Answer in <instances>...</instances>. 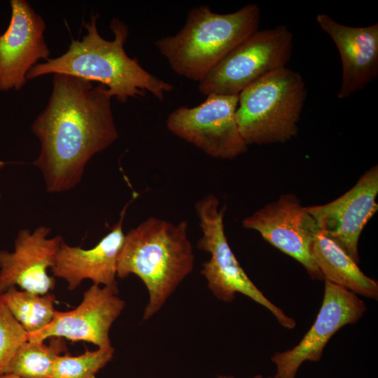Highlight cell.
Segmentation results:
<instances>
[{
    "instance_id": "6da1fadb",
    "label": "cell",
    "mask_w": 378,
    "mask_h": 378,
    "mask_svg": "<svg viewBox=\"0 0 378 378\" xmlns=\"http://www.w3.org/2000/svg\"><path fill=\"white\" fill-rule=\"evenodd\" d=\"M112 98L102 84L53 74L47 105L31 127L40 143L32 164L41 171L48 192L76 187L91 158L118 139Z\"/></svg>"
},
{
    "instance_id": "7a4b0ae2",
    "label": "cell",
    "mask_w": 378,
    "mask_h": 378,
    "mask_svg": "<svg viewBox=\"0 0 378 378\" xmlns=\"http://www.w3.org/2000/svg\"><path fill=\"white\" fill-rule=\"evenodd\" d=\"M98 14H92L83 25L87 31L80 40H73L62 55L38 63L28 73L27 80L48 74H66L97 82L105 86L113 97L125 104L130 98L151 93L162 101L174 86L144 69L136 58L126 53L124 46L129 35L127 24L117 18L110 29L114 37L106 40L99 34Z\"/></svg>"
},
{
    "instance_id": "3957f363",
    "label": "cell",
    "mask_w": 378,
    "mask_h": 378,
    "mask_svg": "<svg viewBox=\"0 0 378 378\" xmlns=\"http://www.w3.org/2000/svg\"><path fill=\"white\" fill-rule=\"evenodd\" d=\"M188 223L149 217L125 237L117 276L135 274L148 292L143 320L155 314L179 284L192 272L195 255L188 237Z\"/></svg>"
},
{
    "instance_id": "277c9868",
    "label": "cell",
    "mask_w": 378,
    "mask_h": 378,
    "mask_svg": "<svg viewBox=\"0 0 378 378\" xmlns=\"http://www.w3.org/2000/svg\"><path fill=\"white\" fill-rule=\"evenodd\" d=\"M260 18V8L256 4L225 14L202 5L189 10L184 25L177 33L163 36L154 43L176 74L199 83L258 30Z\"/></svg>"
},
{
    "instance_id": "5b68a950",
    "label": "cell",
    "mask_w": 378,
    "mask_h": 378,
    "mask_svg": "<svg viewBox=\"0 0 378 378\" xmlns=\"http://www.w3.org/2000/svg\"><path fill=\"white\" fill-rule=\"evenodd\" d=\"M306 97L303 78L286 66L245 88L239 94L236 119L246 145L284 143L295 136Z\"/></svg>"
},
{
    "instance_id": "8992f818",
    "label": "cell",
    "mask_w": 378,
    "mask_h": 378,
    "mask_svg": "<svg viewBox=\"0 0 378 378\" xmlns=\"http://www.w3.org/2000/svg\"><path fill=\"white\" fill-rule=\"evenodd\" d=\"M195 208L202 232L197 246L210 254V258L202 263L200 273L206 279L207 286L214 297L222 302H231L237 293H241L270 310L283 327L295 328V320L264 295L237 260L225 233V206L219 209L218 199L209 194L199 200Z\"/></svg>"
},
{
    "instance_id": "52a82bcc",
    "label": "cell",
    "mask_w": 378,
    "mask_h": 378,
    "mask_svg": "<svg viewBox=\"0 0 378 378\" xmlns=\"http://www.w3.org/2000/svg\"><path fill=\"white\" fill-rule=\"evenodd\" d=\"M293 48V36L287 27L258 30L199 82V92L205 96L239 94L265 75L286 67Z\"/></svg>"
},
{
    "instance_id": "ba28073f",
    "label": "cell",
    "mask_w": 378,
    "mask_h": 378,
    "mask_svg": "<svg viewBox=\"0 0 378 378\" xmlns=\"http://www.w3.org/2000/svg\"><path fill=\"white\" fill-rule=\"evenodd\" d=\"M239 94H209L194 107L180 106L166 120L167 129L205 154L232 160L248 146L238 128L236 111Z\"/></svg>"
},
{
    "instance_id": "9c48e42d",
    "label": "cell",
    "mask_w": 378,
    "mask_h": 378,
    "mask_svg": "<svg viewBox=\"0 0 378 378\" xmlns=\"http://www.w3.org/2000/svg\"><path fill=\"white\" fill-rule=\"evenodd\" d=\"M242 225L258 232L271 245L298 261L313 280H323L312 252L318 227L295 195H281L246 217Z\"/></svg>"
},
{
    "instance_id": "30bf717a",
    "label": "cell",
    "mask_w": 378,
    "mask_h": 378,
    "mask_svg": "<svg viewBox=\"0 0 378 378\" xmlns=\"http://www.w3.org/2000/svg\"><path fill=\"white\" fill-rule=\"evenodd\" d=\"M366 306L357 295L325 281L322 304L316 318L301 341L293 348L276 352L272 361L276 378H295L305 361L320 360L323 349L336 332L354 324L363 316Z\"/></svg>"
},
{
    "instance_id": "8fae6325",
    "label": "cell",
    "mask_w": 378,
    "mask_h": 378,
    "mask_svg": "<svg viewBox=\"0 0 378 378\" xmlns=\"http://www.w3.org/2000/svg\"><path fill=\"white\" fill-rule=\"evenodd\" d=\"M8 27L0 30V90H20L27 74L41 59L50 55L44 33L46 22L25 0H10Z\"/></svg>"
},
{
    "instance_id": "7c38bea8",
    "label": "cell",
    "mask_w": 378,
    "mask_h": 378,
    "mask_svg": "<svg viewBox=\"0 0 378 378\" xmlns=\"http://www.w3.org/2000/svg\"><path fill=\"white\" fill-rule=\"evenodd\" d=\"M378 167L373 166L347 192L335 200L307 206L318 230L335 241L356 262L358 245L367 223L378 210Z\"/></svg>"
},
{
    "instance_id": "4fadbf2b",
    "label": "cell",
    "mask_w": 378,
    "mask_h": 378,
    "mask_svg": "<svg viewBox=\"0 0 378 378\" xmlns=\"http://www.w3.org/2000/svg\"><path fill=\"white\" fill-rule=\"evenodd\" d=\"M118 293L108 287L92 285L85 291L78 306L67 312L56 310L52 321L41 330L28 334V340L44 342L62 337L90 342L99 348L112 346L110 329L125 306Z\"/></svg>"
},
{
    "instance_id": "5bb4252c",
    "label": "cell",
    "mask_w": 378,
    "mask_h": 378,
    "mask_svg": "<svg viewBox=\"0 0 378 378\" xmlns=\"http://www.w3.org/2000/svg\"><path fill=\"white\" fill-rule=\"evenodd\" d=\"M51 228L39 226L33 232L22 229L12 252L0 250V293L13 286L44 295L54 289V276L48 270L54 265L63 241L61 235L49 238Z\"/></svg>"
},
{
    "instance_id": "9a60e30c",
    "label": "cell",
    "mask_w": 378,
    "mask_h": 378,
    "mask_svg": "<svg viewBox=\"0 0 378 378\" xmlns=\"http://www.w3.org/2000/svg\"><path fill=\"white\" fill-rule=\"evenodd\" d=\"M120 212L118 221L93 248L84 249L62 241L51 268L54 276L64 279L68 289L76 288L85 279L93 285L108 287L118 292L116 280L118 258L124 243L123 220L128 205Z\"/></svg>"
},
{
    "instance_id": "2e32d148",
    "label": "cell",
    "mask_w": 378,
    "mask_h": 378,
    "mask_svg": "<svg viewBox=\"0 0 378 378\" xmlns=\"http://www.w3.org/2000/svg\"><path fill=\"white\" fill-rule=\"evenodd\" d=\"M316 21L340 55L342 82L338 98H347L374 81L378 76V23L351 27L326 14H318Z\"/></svg>"
},
{
    "instance_id": "e0dca14e",
    "label": "cell",
    "mask_w": 378,
    "mask_h": 378,
    "mask_svg": "<svg viewBox=\"0 0 378 378\" xmlns=\"http://www.w3.org/2000/svg\"><path fill=\"white\" fill-rule=\"evenodd\" d=\"M312 252L323 280L356 295L378 298V283L366 276L349 254L333 239L317 229Z\"/></svg>"
},
{
    "instance_id": "ac0fdd59",
    "label": "cell",
    "mask_w": 378,
    "mask_h": 378,
    "mask_svg": "<svg viewBox=\"0 0 378 378\" xmlns=\"http://www.w3.org/2000/svg\"><path fill=\"white\" fill-rule=\"evenodd\" d=\"M51 338L49 344L29 340L24 342L2 374H12L22 378H51L57 357L66 351L62 337Z\"/></svg>"
},
{
    "instance_id": "d6986e66",
    "label": "cell",
    "mask_w": 378,
    "mask_h": 378,
    "mask_svg": "<svg viewBox=\"0 0 378 378\" xmlns=\"http://www.w3.org/2000/svg\"><path fill=\"white\" fill-rule=\"evenodd\" d=\"M0 298L28 334L47 326L56 311L55 295L51 293L39 295L19 290L13 286L0 293Z\"/></svg>"
},
{
    "instance_id": "ffe728a7",
    "label": "cell",
    "mask_w": 378,
    "mask_h": 378,
    "mask_svg": "<svg viewBox=\"0 0 378 378\" xmlns=\"http://www.w3.org/2000/svg\"><path fill=\"white\" fill-rule=\"evenodd\" d=\"M114 349L99 348L78 356L68 354L57 357L51 378H95L96 374L113 358Z\"/></svg>"
},
{
    "instance_id": "44dd1931",
    "label": "cell",
    "mask_w": 378,
    "mask_h": 378,
    "mask_svg": "<svg viewBox=\"0 0 378 378\" xmlns=\"http://www.w3.org/2000/svg\"><path fill=\"white\" fill-rule=\"evenodd\" d=\"M28 341V332L0 298V374L19 348Z\"/></svg>"
},
{
    "instance_id": "7402d4cb",
    "label": "cell",
    "mask_w": 378,
    "mask_h": 378,
    "mask_svg": "<svg viewBox=\"0 0 378 378\" xmlns=\"http://www.w3.org/2000/svg\"><path fill=\"white\" fill-rule=\"evenodd\" d=\"M0 378H22L18 376L12 374H0Z\"/></svg>"
},
{
    "instance_id": "603a6c76",
    "label": "cell",
    "mask_w": 378,
    "mask_h": 378,
    "mask_svg": "<svg viewBox=\"0 0 378 378\" xmlns=\"http://www.w3.org/2000/svg\"><path fill=\"white\" fill-rule=\"evenodd\" d=\"M5 166H6V162L0 160V172L5 167ZM1 199H2V195L0 191V203H1Z\"/></svg>"
},
{
    "instance_id": "cb8c5ba5",
    "label": "cell",
    "mask_w": 378,
    "mask_h": 378,
    "mask_svg": "<svg viewBox=\"0 0 378 378\" xmlns=\"http://www.w3.org/2000/svg\"><path fill=\"white\" fill-rule=\"evenodd\" d=\"M226 378H236L233 376H226ZM253 378H263V377L260 374H257L255 376H254ZM266 378H276L275 376L274 377H267Z\"/></svg>"
},
{
    "instance_id": "d4e9b609",
    "label": "cell",
    "mask_w": 378,
    "mask_h": 378,
    "mask_svg": "<svg viewBox=\"0 0 378 378\" xmlns=\"http://www.w3.org/2000/svg\"><path fill=\"white\" fill-rule=\"evenodd\" d=\"M216 378H226V376H225V375H220V376H218V377H216Z\"/></svg>"
}]
</instances>
